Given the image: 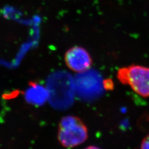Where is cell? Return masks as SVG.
<instances>
[{"mask_svg":"<svg viewBox=\"0 0 149 149\" xmlns=\"http://www.w3.org/2000/svg\"><path fill=\"white\" fill-rule=\"evenodd\" d=\"M88 129L80 118L66 116L59 124L58 139L66 148H73L85 143L88 139Z\"/></svg>","mask_w":149,"mask_h":149,"instance_id":"1","label":"cell"},{"mask_svg":"<svg viewBox=\"0 0 149 149\" xmlns=\"http://www.w3.org/2000/svg\"><path fill=\"white\" fill-rule=\"evenodd\" d=\"M117 77L124 85L144 98L149 97V68L139 65H131L119 68Z\"/></svg>","mask_w":149,"mask_h":149,"instance_id":"2","label":"cell"},{"mask_svg":"<svg viewBox=\"0 0 149 149\" xmlns=\"http://www.w3.org/2000/svg\"><path fill=\"white\" fill-rule=\"evenodd\" d=\"M68 68L76 73H84L92 65V59L88 51L82 47L74 46L68 49L64 56Z\"/></svg>","mask_w":149,"mask_h":149,"instance_id":"3","label":"cell"},{"mask_svg":"<svg viewBox=\"0 0 149 149\" xmlns=\"http://www.w3.org/2000/svg\"><path fill=\"white\" fill-rule=\"evenodd\" d=\"M140 149H149V134L142 140Z\"/></svg>","mask_w":149,"mask_h":149,"instance_id":"4","label":"cell"},{"mask_svg":"<svg viewBox=\"0 0 149 149\" xmlns=\"http://www.w3.org/2000/svg\"><path fill=\"white\" fill-rule=\"evenodd\" d=\"M104 86L106 87V88H111V87L113 86V81L111 80H106L104 81Z\"/></svg>","mask_w":149,"mask_h":149,"instance_id":"5","label":"cell"},{"mask_svg":"<svg viewBox=\"0 0 149 149\" xmlns=\"http://www.w3.org/2000/svg\"><path fill=\"white\" fill-rule=\"evenodd\" d=\"M85 149H100V148H98V147H97V146H88V147H87V148H86Z\"/></svg>","mask_w":149,"mask_h":149,"instance_id":"6","label":"cell"}]
</instances>
